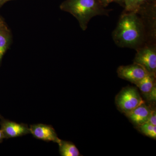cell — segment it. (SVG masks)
<instances>
[{"mask_svg": "<svg viewBox=\"0 0 156 156\" xmlns=\"http://www.w3.org/2000/svg\"><path fill=\"white\" fill-rule=\"evenodd\" d=\"M116 44L120 48L137 50L146 43L144 21L134 11H124L112 33Z\"/></svg>", "mask_w": 156, "mask_h": 156, "instance_id": "obj_1", "label": "cell"}, {"mask_svg": "<svg viewBox=\"0 0 156 156\" xmlns=\"http://www.w3.org/2000/svg\"><path fill=\"white\" fill-rule=\"evenodd\" d=\"M135 0H123L125 10L124 11H133V7Z\"/></svg>", "mask_w": 156, "mask_h": 156, "instance_id": "obj_15", "label": "cell"}, {"mask_svg": "<svg viewBox=\"0 0 156 156\" xmlns=\"http://www.w3.org/2000/svg\"><path fill=\"white\" fill-rule=\"evenodd\" d=\"M148 3L150 4H156V0H149Z\"/></svg>", "mask_w": 156, "mask_h": 156, "instance_id": "obj_19", "label": "cell"}, {"mask_svg": "<svg viewBox=\"0 0 156 156\" xmlns=\"http://www.w3.org/2000/svg\"><path fill=\"white\" fill-rule=\"evenodd\" d=\"M134 62L140 65L149 74L156 76V47L154 44H146L136 50Z\"/></svg>", "mask_w": 156, "mask_h": 156, "instance_id": "obj_4", "label": "cell"}, {"mask_svg": "<svg viewBox=\"0 0 156 156\" xmlns=\"http://www.w3.org/2000/svg\"><path fill=\"white\" fill-rule=\"evenodd\" d=\"M0 125L5 138H14L30 134L29 127L25 124L2 119Z\"/></svg>", "mask_w": 156, "mask_h": 156, "instance_id": "obj_6", "label": "cell"}, {"mask_svg": "<svg viewBox=\"0 0 156 156\" xmlns=\"http://www.w3.org/2000/svg\"><path fill=\"white\" fill-rule=\"evenodd\" d=\"M119 77L135 84L148 74V73L140 65L134 63L128 66H122L117 69Z\"/></svg>", "mask_w": 156, "mask_h": 156, "instance_id": "obj_5", "label": "cell"}, {"mask_svg": "<svg viewBox=\"0 0 156 156\" xmlns=\"http://www.w3.org/2000/svg\"><path fill=\"white\" fill-rule=\"evenodd\" d=\"M4 138H5V137H4V135H3L2 132L1 131V130H0V142H2Z\"/></svg>", "mask_w": 156, "mask_h": 156, "instance_id": "obj_18", "label": "cell"}, {"mask_svg": "<svg viewBox=\"0 0 156 156\" xmlns=\"http://www.w3.org/2000/svg\"><path fill=\"white\" fill-rule=\"evenodd\" d=\"M151 110L145 103H143L126 115L137 127L147 122Z\"/></svg>", "mask_w": 156, "mask_h": 156, "instance_id": "obj_8", "label": "cell"}, {"mask_svg": "<svg viewBox=\"0 0 156 156\" xmlns=\"http://www.w3.org/2000/svg\"><path fill=\"white\" fill-rule=\"evenodd\" d=\"M4 5L3 4V0H0V8Z\"/></svg>", "mask_w": 156, "mask_h": 156, "instance_id": "obj_20", "label": "cell"}, {"mask_svg": "<svg viewBox=\"0 0 156 156\" xmlns=\"http://www.w3.org/2000/svg\"><path fill=\"white\" fill-rule=\"evenodd\" d=\"M147 123L156 126V112L155 109L151 110L150 114Z\"/></svg>", "mask_w": 156, "mask_h": 156, "instance_id": "obj_17", "label": "cell"}, {"mask_svg": "<svg viewBox=\"0 0 156 156\" xmlns=\"http://www.w3.org/2000/svg\"><path fill=\"white\" fill-rule=\"evenodd\" d=\"M155 79L156 76L148 74L134 84L143 93L146 94L150 92L153 87L156 85Z\"/></svg>", "mask_w": 156, "mask_h": 156, "instance_id": "obj_11", "label": "cell"}, {"mask_svg": "<svg viewBox=\"0 0 156 156\" xmlns=\"http://www.w3.org/2000/svg\"><path fill=\"white\" fill-rule=\"evenodd\" d=\"M60 9L75 17L83 31L87 30L89 21L93 17L108 16L112 11L105 9L99 0H65L60 5Z\"/></svg>", "mask_w": 156, "mask_h": 156, "instance_id": "obj_2", "label": "cell"}, {"mask_svg": "<svg viewBox=\"0 0 156 156\" xmlns=\"http://www.w3.org/2000/svg\"><path fill=\"white\" fill-rule=\"evenodd\" d=\"M146 98L149 101L151 102H155L156 100V86L155 85L150 92L144 94Z\"/></svg>", "mask_w": 156, "mask_h": 156, "instance_id": "obj_14", "label": "cell"}, {"mask_svg": "<svg viewBox=\"0 0 156 156\" xmlns=\"http://www.w3.org/2000/svg\"><path fill=\"white\" fill-rule=\"evenodd\" d=\"M145 103L137 89L134 87L123 88L115 97V103L120 112L127 114Z\"/></svg>", "mask_w": 156, "mask_h": 156, "instance_id": "obj_3", "label": "cell"}, {"mask_svg": "<svg viewBox=\"0 0 156 156\" xmlns=\"http://www.w3.org/2000/svg\"><path fill=\"white\" fill-rule=\"evenodd\" d=\"M58 144L59 146V153L62 156L81 155L77 148L72 142L60 140Z\"/></svg>", "mask_w": 156, "mask_h": 156, "instance_id": "obj_10", "label": "cell"}, {"mask_svg": "<svg viewBox=\"0 0 156 156\" xmlns=\"http://www.w3.org/2000/svg\"><path fill=\"white\" fill-rule=\"evenodd\" d=\"M149 0H135L133 11L137 13L138 11L148 3Z\"/></svg>", "mask_w": 156, "mask_h": 156, "instance_id": "obj_13", "label": "cell"}, {"mask_svg": "<svg viewBox=\"0 0 156 156\" xmlns=\"http://www.w3.org/2000/svg\"><path fill=\"white\" fill-rule=\"evenodd\" d=\"M3 20L4 19H3L2 18V17H1V15H0V22H1V21H2V20Z\"/></svg>", "mask_w": 156, "mask_h": 156, "instance_id": "obj_22", "label": "cell"}, {"mask_svg": "<svg viewBox=\"0 0 156 156\" xmlns=\"http://www.w3.org/2000/svg\"><path fill=\"white\" fill-rule=\"evenodd\" d=\"M99 1L102 6L105 8L112 2L118 3L120 5L124 7L123 0H99Z\"/></svg>", "mask_w": 156, "mask_h": 156, "instance_id": "obj_16", "label": "cell"}, {"mask_svg": "<svg viewBox=\"0 0 156 156\" xmlns=\"http://www.w3.org/2000/svg\"><path fill=\"white\" fill-rule=\"evenodd\" d=\"M12 34L8 26L3 20L0 22V63L3 56L10 47Z\"/></svg>", "mask_w": 156, "mask_h": 156, "instance_id": "obj_9", "label": "cell"}, {"mask_svg": "<svg viewBox=\"0 0 156 156\" xmlns=\"http://www.w3.org/2000/svg\"><path fill=\"white\" fill-rule=\"evenodd\" d=\"M138 130L141 133L146 136L156 139V126L146 123L141 126H137Z\"/></svg>", "mask_w": 156, "mask_h": 156, "instance_id": "obj_12", "label": "cell"}, {"mask_svg": "<svg viewBox=\"0 0 156 156\" xmlns=\"http://www.w3.org/2000/svg\"><path fill=\"white\" fill-rule=\"evenodd\" d=\"M30 134L37 139L58 144L60 140L52 126L43 124H35L29 127Z\"/></svg>", "mask_w": 156, "mask_h": 156, "instance_id": "obj_7", "label": "cell"}, {"mask_svg": "<svg viewBox=\"0 0 156 156\" xmlns=\"http://www.w3.org/2000/svg\"><path fill=\"white\" fill-rule=\"evenodd\" d=\"M12 1V0H3V4H5V3L7 2H9V1Z\"/></svg>", "mask_w": 156, "mask_h": 156, "instance_id": "obj_21", "label": "cell"}]
</instances>
